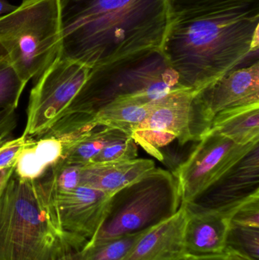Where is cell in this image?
<instances>
[{"label":"cell","mask_w":259,"mask_h":260,"mask_svg":"<svg viewBox=\"0 0 259 260\" xmlns=\"http://www.w3.org/2000/svg\"><path fill=\"white\" fill-rule=\"evenodd\" d=\"M185 161L173 171L182 203H191L246 156L259 141L238 145L212 129L207 132Z\"/></svg>","instance_id":"ba28073f"},{"label":"cell","mask_w":259,"mask_h":260,"mask_svg":"<svg viewBox=\"0 0 259 260\" xmlns=\"http://www.w3.org/2000/svg\"><path fill=\"white\" fill-rule=\"evenodd\" d=\"M161 50L181 85L201 91L248 59L258 60L259 0L169 21Z\"/></svg>","instance_id":"7a4b0ae2"},{"label":"cell","mask_w":259,"mask_h":260,"mask_svg":"<svg viewBox=\"0 0 259 260\" xmlns=\"http://www.w3.org/2000/svg\"><path fill=\"white\" fill-rule=\"evenodd\" d=\"M182 260H225V255L212 256H187Z\"/></svg>","instance_id":"f546056e"},{"label":"cell","mask_w":259,"mask_h":260,"mask_svg":"<svg viewBox=\"0 0 259 260\" xmlns=\"http://www.w3.org/2000/svg\"><path fill=\"white\" fill-rule=\"evenodd\" d=\"M181 204L173 174L155 168L111 196L104 221L88 242L141 233L174 215Z\"/></svg>","instance_id":"8992f818"},{"label":"cell","mask_w":259,"mask_h":260,"mask_svg":"<svg viewBox=\"0 0 259 260\" xmlns=\"http://www.w3.org/2000/svg\"><path fill=\"white\" fill-rule=\"evenodd\" d=\"M181 88H187L161 49H147L91 69L85 85L54 124L89 121L117 101L146 104Z\"/></svg>","instance_id":"277c9868"},{"label":"cell","mask_w":259,"mask_h":260,"mask_svg":"<svg viewBox=\"0 0 259 260\" xmlns=\"http://www.w3.org/2000/svg\"><path fill=\"white\" fill-rule=\"evenodd\" d=\"M90 71L89 67L60 56L35 79L23 136L34 139L47 133L79 94Z\"/></svg>","instance_id":"52a82bcc"},{"label":"cell","mask_w":259,"mask_h":260,"mask_svg":"<svg viewBox=\"0 0 259 260\" xmlns=\"http://www.w3.org/2000/svg\"><path fill=\"white\" fill-rule=\"evenodd\" d=\"M6 59H7V53H6V50L3 48V46L0 44V61L4 60Z\"/></svg>","instance_id":"d6a6232c"},{"label":"cell","mask_w":259,"mask_h":260,"mask_svg":"<svg viewBox=\"0 0 259 260\" xmlns=\"http://www.w3.org/2000/svg\"><path fill=\"white\" fill-rule=\"evenodd\" d=\"M0 44L20 79H36L62 54L59 0H22L0 16Z\"/></svg>","instance_id":"5b68a950"},{"label":"cell","mask_w":259,"mask_h":260,"mask_svg":"<svg viewBox=\"0 0 259 260\" xmlns=\"http://www.w3.org/2000/svg\"><path fill=\"white\" fill-rule=\"evenodd\" d=\"M211 128L238 145L259 141V105L219 114Z\"/></svg>","instance_id":"ac0fdd59"},{"label":"cell","mask_w":259,"mask_h":260,"mask_svg":"<svg viewBox=\"0 0 259 260\" xmlns=\"http://www.w3.org/2000/svg\"><path fill=\"white\" fill-rule=\"evenodd\" d=\"M127 136L129 135L121 130L104 126H97L82 136L62 142V159L75 165H87L106 145Z\"/></svg>","instance_id":"e0dca14e"},{"label":"cell","mask_w":259,"mask_h":260,"mask_svg":"<svg viewBox=\"0 0 259 260\" xmlns=\"http://www.w3.org/2000/svg\"><path fill=\"white\" fill-rule=\"evenodd\" d=\"M15 108L0 110V136L12 133L16 127L17 118Z\"/></svg>","instance_id":"83f0119b"},{"label":"cell","mask_w":259,"mask_h":260,"mask_svg":"<svg viewBox=\"0 0 259 260\" xmlns=\"http://www.w3.org/2000/svg\"><path fill=\"white\" fill-rule=\"evenodd\" d=\"M169 21L187 19L224 10L253 0H166Z\"/></svg>","instance_id":"44dd1931"},{"label":"cell","mask_w":259,"mask_h":260,"mask_svg":"<svg viewBox=\"0 0 259 260\" xmlns=\"http://www.w3.org/2000/svg\"><path fill=\"white\" fill-rule=\"evenodd\" d=\"M230 224L259 228V194L253 196L231 211Z\"/></svg>","instance_id":"484cf974"},{"label":"cell","mask_w":259,"mask_h":260,"mask_svg":"<svg viewBox=\"0 0 259 260\" xmlns=\"http://www.w3.org/2000/svg\"><path fill=\"white\" fill-rule=\"evenodd\" d=\"M38 181L61 228L88 242L93 238L104 221L111 196L82 185L57 190Z\"/></svg>","instance_id":"9c48e42d"},{"label":"cell","mask_w":259,"mask_h":260,"mask_svg":"<svg viewBox=\"0 0 259 260\" xmlns=\"http://www.w3.org/2000/svg\"><path fill=\"white\" fill-rule=\"evenodd\" d=\"M131 138L137 145L142 147L151 155L156 157L158 160H164V156L161 148L167 146L174 140L176 136L171 133L157 130L138 129L131 135Z\"/></svg>","instance_id":"d4e9b609"},{"label":"cell","mask_w":259,"mask_h":260,"mask_svg":"<svg viewBox=\"0 0 259 260\" xmlns=\"http://www.w3.org/2000/svg\"><path fill=\"white\" fill-rule=\"evenodd\" d=\"M153 102L141 104L117 101L97 112L94 121L100 126L121 130L131 137L152 111Z\"/></svg>","instance_id":"d6986e66"},{"label":"cell","mask_w":259,"mask_h":260,"mask_svg":"<svg viewBox=\"0 0 259 260\" xmlns=\"http://www.w3.org/2000/svg\"><path fill=\"white\" fill-rule=\"evenodd\" d=\"M138 157L136 142L127 136L118 139L106 145L97 156L88 164L107 163V162L130 160Z\"/></svg>","instance_id":"cb8c5ba5"},{"label":"cell","mask_w":259,"mask_h":260,"mask_svg":"<svg viewBox=\"0 0 259 260\" xmlns=\"http://www.w3.org/2000/svg\"><path fill=\"white\" fill-rule=\"evenodd\" d=\"M26 85L7 59L0 61V110L16 109Z\"/></svg>","instance_id":"603a6c76"},{"label":"cell","mask_w":259,"mask_h":260,"mask_svg":"<svg viewBox=\"0 0 259 260\" xmlns=\"http://www.w3.org/2000/svg\"><path fill=\"white\" fill-rule=\"evenodd\" d=\"M66 260H72V256H71V258H69V259H66Z\"/></svg>","instance_id":"e575fe53"},{"label":"cell","mask_w":259,"mask_h":260,"mask_svg":"<svg viewBox=\"0 0 259 260\" xmlns=\"http://www.w3.org/2000/svg\"><path fill=\"white\" fill-rule=\"evenodd\" d=\"M17 6L9 3L7 0H0V16L7 15L10 12H13Z\"/></svg>","instance_id":"f1b7e54d"},{"label":"cell","mask_w":259,"mask_h":260,"mask_svg":"<svg viewBox=\"0 0 259 260\" xmlns=\"http://www.w3.org/2000/svg\"><path fill=\"white\" fill-rule=\"evenodd\" d=\"M155 162L135 158L123 161L82 165L79 185L103 191L112 196L153 171Z\"/></svg>","instance_id":"9a60e30c"},{"label":"cell","mask_w":259,"mask_h":260,"mask_svg":"<svg viewBox=\"0 0 259 260\" xmlns=\"http://www.w3.org/2000/svg\"><path fill=\"white\" fill-rule=\"evenodd\" d=\"M59 1H60V3H62V2L65 1V0H59Z\"/></svg>","instance_id":"d590c367"},{"label":"cell","mask_w":259,"mask_h":260,"mask_svg":"<svg viewBox=\"0 0 259 260\" xmlns=\"http://www.w3.org/2000/svg\"><path fill=\"white\" fill-rule=\"evenodd\" d=\"M198 92L181 88L155 99L152 111L136 130L171 133L180 145L199 142L211 129V123L204 114Z\"/></svg>","instance_id":"30bf717a"},{"label":"cell","mask_w":259,"mask_h":260,"mask_svg":"<svg viewBox=\"0 0 259 260\" xmlns=\"http://www.w3.org/2000/svg\"><path fill=\"white\" fill-rule=\"evenodd\" d=\"M187 218L188 212L182 203L174 215L143 232L123 260L183 259Z\"/></svg>","instance_id":"4fadbf2b"},{"label":"cell","mask_w":259,"mask_h":260,"mask_svg":"<svg viewBox=\"0 0 259 260\" xmlns=\"http://www.w3.org/2000/svg\"><path fill=\"white\" fill-rule=\"evenodd\" d=\"M12 139H13L12 138V133H6V134L0 136V148L4 146L6 143H8Z\"/></svg>","instance_id":"1f68e13d"},{"label":"cell","mask_w":259,"mask_h":260,"mask_svg":"<svg viewBox=\"0 0 259 260\" xmlns=\"http://www.w3.org/2000/svg\"><path fill=\"white\" fill-rule=\"evenodd\" d=\"M226 253H237L251 260H259V228L230 224Z\"/></svg>","instance_id":"7402d4cb"},{"label":"cell","mask_w":259,"mask_h":260,"mask_svg":"<svg viewBox=\"0 0 259 260\" xmlns=\"http://www.w3.org/2000/svg\"><path fill=\"white\" fill-rule=\"evenodd\" d=\"M141 233L90 241L72 260H123Z\"/></svg>","instance_id":"ffe728a7"},{"label":"cell","mask_w":259,"mask_h":260,"mask_svg":"<svg viewBox=\"0 0 259 260\" xmlns=\"http://www.w3.org/2000/svg\"><path fill=\"white\" fill-rule=\"evenodd\" d=\"M61 56L89 68L161 49L169 24L166 0H65Z\"/></svg>","instance_id":"6da1fadb"},{"label":"cell","mask_w":259,"mask_h":260,"mask_svg":"<svg viewBox=\"0 0 259 260\" xmlns=\"http://www.w3.org/2000/svg\"><path fill=\"white\" fill-rule=\"evenodd\" d=\"M256 194H259V143L191 203L184 205L190 213L229 215Z\"/></svg>","instance_id":"8fae6325"},{"label":"cell","mask_w":259,"mask_h":260,"mask_svg":"<svg viewBox=\"0 0 259 260\" xmlns=\"http://www.w3.org/2000/svg\"><path fill=\"white\" fill-rule=\"evenodd\" d=\"M229 227L228 215L188 212L184 230V247L187 256L225 255Z\"/></svg>","instance_id":"5bb4252c"},{"label":"cell","mask_w":259,"mask_h":260,"mask_svg":"<svg viewBox=\"0 0 259 260\" xmlns=\"http://www.w3.org/2000/svg\"><path fill=\"white\" fill-rule=\"evenodd\" d=\"M9 169L2 170V171H0V184H1L3 180H4L5 176H6V173H7L8 170Z\"/></svg>","instance_id":"836d02e7"},{"label":"cell","mask_w":259,"mask_h":260,"mask_svg":"<svg viewBox=\"0 0 259 260\" xmlns=\"http://www.w3.org/2000/svg\"><path fill=\"white\" fill-rule=\"evenodd\" d=\"M225 260H251L244 256L234 253H226L225 254Z\"/></svg>","instance_id":"4dcf8cb0"},{"label":"cell","mask_w":259,"mask_h":260,"mask_svg":"<svg viewBox=\"0 0 259 260\" xmlns=\"http://www.w3.org/2000/svg\"><path fill=\"white\" fill-rule=\"evenodd\" d=\"M35 139L25 136L12 139L0 148V171L9 169L16 163L21 151L34 142Z\"/></svg>","instance_id":"4316f807"},{"label":"cell","mask_w":259,"mask_h":260,"mask_svg":"<svg viewBox=\"0 0 259 260\" xmlns=\"http://www.w3.org/2000/svg\"><path fill=\"white\" fill-rule=\"evenodd\" d=\"M88 241L61 228L38 180L15 165L0 184V260H66Z\"/></svg>","instance_id":"3957f363"},{"label":"cell","mask_w":259,"mask_h":260,"mask_svg":"<svg viewBox=\"0 0 259 260\" xmlns=\"http://www.w3.org/2000/svg\"><path fill=\"white\" fill-rule=\"evenodd\" d=\"M62 152L63 147L59 139L50 137L35 139L20 153L15 165V173L25 180H38L62 158Z\"/></svg>","instance_id":"2e32d148"},{"label":"cell","mask_w":259,"mask_h":260,"mask_svg":"<svg viewBox=\"0 0 259 260\" xmlns=\"http://www.w3.org/2000/svg\"><path fill=\"white\" fill-rule=\"evenodd\" d=\"M205 117L259 105V61L236 69L198 92Z\"/></svg>","instance_id":"7c38bea8"}]
</instances>
